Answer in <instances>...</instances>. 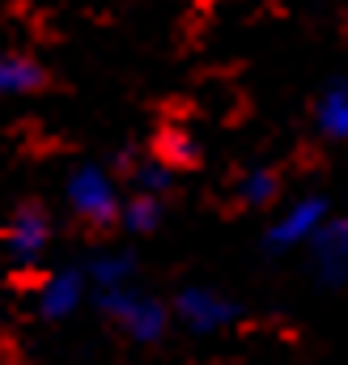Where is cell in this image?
Masks as SVG:
<instances>
[{
	"label": "cell",
	"instance_id": "1",
	"mask_svg": "<svg viewBox=\"0 0 348 365\" xmlns=\"http://www.w3.org/2000/svg\"><path fill=\"white\" fill-rule=\"evenodd\" d=\"M93 302L111 319V327L119 336H128L132 344H162L170 331V306L153 293H140L136 280L115 284V289H98Z\"/></svg>",
	"mask_w": 348,
	"mask_h": 365
},
{
	"label": "cell",
	"instance_id": "2",
	"mask_svg": "<svg viewBox=\"0 0 348 365\" xmlns=\"http://www.w3.org/2000/svg\"><path fill=\"white\" fill-rule=\"evenodd\" d=\"M119 204H123V191L111 170L86 162L68 175V208H73L81 230H89V234L119 230Z\"/></svg>",
	"mask_w": 348,
	"mask_h": 365
},
{
	"label": "cell",
	"instance_id": "3",
	"mask_svg": "<svg viewBox=\"0 0 348 365\" xmlns=\"http://www.w3.org/2000/svg\"><path fill=\"white\" fill-rule=\"evenodd\" d=\"M170 314L191 336H221V331H230V327L242 323V306L230 293L213 289V284H183L174 293Z\"/></svg>",
	"mask_w": 348,
	"mask_h": 365
},
{
	"label": "cell",
	"instance_id": "4",
	"mask_svg": "<svg viewBox=\"0 0 348 365\" xmlns=\"http://www.w3.org/2000/svg\"><path fill=\"white\" fill-rule=\"evenodd\" d=\"M327 212H332V200L327 195H297V200H289L276 217H272V225L263 230V251L267 255H289V251H306V242L314 238V230L327 221Z\"/></svg>",
	"mask_w": 348,
	"mask_h": 365
},
{
	"label": "cell",
	"instance_id": "5",
	"mask_svg": "<svg viewBox=\"0 0 348 365\" xmlns=\"http://www.w3.org/2000/svg\"><path fill=\"white\" fill-rule=\"evenodd\" d=\"M310 251V276L319 289L340 293L348 289V212H327V221L306 242Z\"/></svg>",
	"mask_w": 348,
	"mask_h": 365
},
{
	"label": "cell",
	"instance_id": "6",
	"mask_svg": "<svg viewBox=\"0 0 348 365\" xmlns=\"http://www.w3.org/2000/svg\"><path fill=\"white\" fill-rule=\"evenodd\" d=\"M51 234H56L51 212H47L39 200H21V204L9 212V221H4V230H0V242H4V251L13 255V264H39L43 251L51 247Z\"/></svg>",
	"mask_w": 348,
	"mask_h": 365
},
{
	"label": "cell",
	"instance_id": "7",
	"mask_svg": "<svg viewBox=\"0 0 348 365\" xmlns=\"http://www.w3.org/2000/svg\"><path fill=\"white\" fill-rule=\"evenodd\" d=\"M89 297V280L81 268H60V272H47L34 289V302H39V314L43 319H68L81 302Z\"/></svg>",
	"mask_w": 348,
	"mask_h": 365
},
{
	"label": "cell",
	"instance_id": "8",
	"mask_svg": "<svg viewBox=\"0 0 348 365\" xmlns=\"http://www.w3.org/2000/svg\"><path fill=\"white\" fill-rule=\"evenodd\" d=\"M314 132L327 145H348V77H332L314 93Z\"/></svg>",
	"mask_w": 348,
	"mask_h": 365
},
{
	"label": "cell",
	"instance_id": "9",
	"mask_svg": "<svg viewBox=\"0 0 348 365\" xmlns=\"http://www.w3.org/2000/svg\"><path fill=\"white\" fill-rule=\"evenodd\" d=\"M51 86V73L39 56L26 51H0V98H17V93H39Z\"/></svg>",
	"mask_w": 348,
	"mask_h": 365
},
{
	"label": "cell",
	"instance_id": "10",
	"mask_svg": "<svg viewBox=\"0 0 348 365\" xmlns=\"http://www.w3.org/2000/svg\"><path fill=\"white\" fill-rule=\"evenodd\" d=\"M166 221V195H153V191H140L132 187L119 204V230L123 234H158Z\"/></svg>",
	"mask_w": 348,
	"mask_h": 365
},
{
	"label": "cell",
	"instance_id": "11",
	"mask_svg": "<svg viewBox=\"0 0 348 365\" xmlns=\"http://www.w3.org/2000/svg\"><path fill=\"white\" fill-rule=\"evenodd\" d=\"M280 191H285V179H280V170H272V166H251L242 179L234 182V195H238V204H247V208H272V204L280 200Z\"/></svg>",
	"mask_w": 348,
	"mask_h": 365
},
{
	"label": "cell",
	"instance_id": "12",
	"mask_svg": "<svg viewBox=\"0 0 348 365\" xmlns=\"http://www.w3.org/2000/svg\"><path fill=\"white\" fill-rule=\"evenodd\" d=\"M81 272H86V280H89V293H98V289L128 284V280L136 276V259H132L128 251H102V255L89 259Z\"/></svg>",
	"mask_w": 348,
	"mask_h": 365
},
{
	"label": "cell",
	"instance_id": "13",
	"mask_svg": "<svg viewBox=\"0 0 348 365\" xmlns=\"http://www.w3.org/2000/svg\"><path fill=\"white\" fill-rule=\"evenodd\" d=\"M158 158L178 175V170H195L200 158H204V149L195 145V136H191L187 128H162V136H158Z\"/></svg>",
	"mask_w": 348,
	"mask_h": 365
},
{
	"label": "cell",
	"instance_id": "14",
	"mask_svg": "<svg viewBox=\"0 0 348 365\" xmlns=\"http://www.w3.org/2000/svg\"><path fill=\"white\" fill-rule=\"evenodd\" d=\"M191 9H213V4H221V0H187Z\"/></svg>",
	"mask_w": 348,
	"mask_h": 365
}]
</instances>
